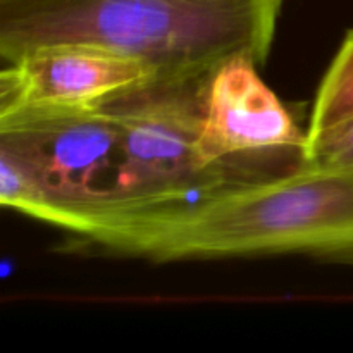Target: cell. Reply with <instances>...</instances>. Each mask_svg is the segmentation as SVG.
I'll use <instances>...</instances> for the list:
<instances>
[{
    "mask_svg": "<svg viewBox=\"0 0 353 353\" xmlns=\"http://www.w3.org/2000/svg\"><path fill=\"white\" fill-rule=\"evenodd\" d=\"M302 165L353 172V117L307 145Z\"/></svg>",
    "mask_w": 353,
    "mask_h": 353,
    "instance_id": "cell-8",
    "label": "cell"
},
{
    "mask_svg": "<svg viewBox=\"0 0 353 353\" xmlns=\"http://www.w3.org/2000/svg\"><path fill=\"white\" fill-rule=\"evenodd\" d=\"M285 0H0V55L93 45L143 62L152 79L210 78L233 57L264 65Z\"/></svg>",
    "mask_w": 353,
    "mask_h": 353,
    "instance_id": "cell-2",
    "label": "cell"
},
{
    "mask_svg": "<svg viewBox=\"0 0 353 353\" xmlns=\"http://www.w3.org/2000/svg\"><path fill=\"white\" fill-rule=\"evenodd\" d=\"M353 117V30L345 34L333 62L327 68L307 128V143Z\"/></svg>",
    "mask_w": 353,
    "mask_h": 353,
    "instance_id": "cell-7",
    "label": "cell"
},
{
    "mask_svg": "<svg viewBox=\"0 0 353 353\" xmlns=\"http://www.w3.org/2000/svg\"><path fill=\"white\" fill-rule=\"evenodd\" d=\"M78 243L152 262L302 254L353 265V172L302 165L190 202L112 214Z\"/></svg>",
    "mask_w": 353,
    "mask_h": 353,
    "instance_id": "cell-1",
    "label": "cell"
},
{
    "mask_svg": "<svg viewBox=\"0 0 353 353\" xmlns=\"http://www.w3.org/2000/svg\"><path fill=\"white\" fill-rule=\"evenodd\" d=\"M119 133L99 103L0 117V203L81 234L116 203Z\"/></svg>",
    "mask_w": 353,
    "mask_h": 353,
    "instance_id": "cell-3",
    "label": "cell"
},
{
    "mask_svg": "<svg viewBox=\"0 0 353 353\" xmlns=\"http://www.w3.org/2000/svg\"><path fill=\"white\" fill-rule=\"evenodd\" d=\"M252 59L233 57L207 83L196 159L203 171L231 169L248 159L305 152L307 133L262 81ZM241 165V164H240Z\"/></svg>",
    "mask_w": 353,
    "mask_h": 353,
    "instance_id": "cell-5",
    "label": "cell"
},
{
    "mask_svg": "<svg viewBox=\"0 0 353 353\" xmlns=\"http://www.w3.org/2000/svg\"><path fill=\"white\" fill-rule=\"evenodd\" d=\"M207 83L209 78L148 79L100 102L114 117L119 133V178L114 207L83 233L110 214L162 209L247 183L234 179L231 169L203 171L199 165L196 138Z\"/></svg>",
    "mask_w": 353,
    "mask_h": 353,
    "instance_id": "cell-4",
    "label": "cell"
},
{
    "mask_svg": "<svg viewBox=\"0 0 353 353\" xmlns=\"http://www.w3.org/2000/svg\"><path fill=\"white\" fill-rule=\"evenodd\" d=\"M152 79V71L128 55L93 45L34 48L0 72V117L24 109H78Z\"/></svg>",
    "mask_w": 353,
    "mask_h": 353,
    "instance_id": "cell-6",
    "label": "cell"
}]
</instances>
